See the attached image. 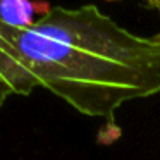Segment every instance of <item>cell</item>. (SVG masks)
<instances>
[{"instance_id":"cell-1","label":"cell","mask_w":160,"mask_h":160,"mask_svg":"<svg viewBox=\"0 0 160 160\" xmlns=\"http://www.w3.org/2000/svg\"><path fill=\"white\" fill-rule=\"evenodd\" d=\"M90 117L160 93V35L138 36L95 5L55 7L28 28L0 22V105L35 88Z\"/></svg>"},{"instance_id":"cell-2","label":"cell","mask_w":160,"mask_h":160,"mask_svg":"<svg viewBox=\"0 0 160 160\" xmlns=\"http://www.w3.org/2000/svg\"><path fill=\"white\" fill-rule=\"evenodd\" d=\"M47 4L31 0H0V21L9 28H28L35 22V14Z\"/></svg>"},{"instance_id":"cell-3","label":"cell","mask_w":160,"mask_h":160,"mask_svg":"<svg viewBox=\"0 0 160 160\" xmlns=\"http://www.w3.org/2000/svg\"><path fill=\"white\" fill-rule=\"evenodd\" d=\"M148 2H150V4H152L155 9H158V11H160V0H148Z\"/></svg>"}]
</instances>
